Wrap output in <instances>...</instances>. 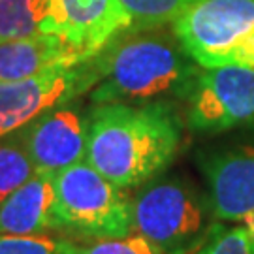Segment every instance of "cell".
I'll return each instance as SVG.
<instances>
[{
  "label": "cell",
  "mask_w": 254,
  "mask_h": 254,
  "mask_svg": "<svg viewBox=\"0 0 254 254\" xmlns=\"http://www.w3.org/2000/svg\"><path fill=\"white\" fill-rule=\"evenodd\" d=\"M89 64L94 72L89 98L94 106L187 100L201 68L168 25L125 28Z\"/></svg>",
  "instance_id": "cell-1"
},
{
  "label": "cell",
  "mask_w": 254,
  "mask_h": 254,
  "mask_svg": "<svg viewBox=\"0 0 254 254\" xmlns=\"http://www.w3.org/2000/svg\"><path fill=\"white\" fill-rule=\"evenodd\" d=\"M181 145V119L172 104H100L89 111L87 162L130 190L158 177Z\"/></svg>",
  "instance_id": "cell-2"
},
{
  "label": "cell",
  "mask_w": 254,
  "mask_h": 254,
  "mask_svg": "<svg viewBox=\"0 0 254 254\" xmlns=\"http://www.w3.org/2000/svg\"><path fill=\"white\" fill-rule=\"evenodd\" d=\"M218 224L207 194L183 177H154L132 198V232L164 254H194Z\"/></svg>",
  "instance_id": "cell-3"
},
{
  "label": "cell",
  "mask_w": 254,
  "mask_h": 254,
  "mask_svg": "<svg viewBox=\"0 0 254 254\" xmlns=\"http://www.w3.org/2000/svg\"><path fill=\"white\" fill-rule=\"evenodd\" d=\"M172 27L201 68H254V0H190Z\"/></svg>",
  "instance_id": "cell-4"
},
{
  "label": "cell",
  "mask_w": 254,
  "mask_h": 254,
  "mask_svg": "<svg viewBox=\"0 0 254 254\" xmlns=\"http://www.w3.org/2000/svg\"><path fill=\"white\" fill-rule=\"evenodd\" d=\"M59 226L83 237H125L132 232V198L89 162L53 175Z\"/></svg>",
  "instance_id": "cell-5"
},
{
  "label": "cell",
  "mask_w": 254,
  "mask_h": 254,
  "mask_svg": "<svg viewBox=\"0 0 254 254\" xmlns=\"http://www.w3.org/2000/svg\"><path fill=\"white\" fill-rule=\"evenodd\" d=\"M187 127L196 134H220L254 125V68H200L187 96Z\"/></svg>",
  "instance_id": "cell-6"
},
{
  "label": "cell",
  "mask_w": 254,
  "mask_h": 254,
  "mask_svg": "<svg viewBox=\"0 0 254 254\" xmlns=\"http://www.w3.org/2000/svg\"><path fill=\"white\" fill-rule=\"evenodd\" d=\"M94 85L89 59L61 64L23 81H0V137L28 125L57 104L75 100Z\"/></svg>",
  "instance_id": "cell-7"
},
{
  "label": "cell",
  "mask_w": 254,
  "mask_h": 254,
  "mask_svg": "<svg viewBox=\"0 0 254 254\" xmlns=\"http://www.w3.org/2000/svg\"><path fill=\"white\" fill-rule=\"evenodd\" d=\"M36 172L61 173L87 162L89 113L73 100L57 104L17 130Z\"/></svg>",
  "instance_id": "cell-8"
},
{
  "label": "cell",
  "mask_w": 254,
  "mask_h": 254,
  "mask_svg": "<svg viewBox=\"0 0 254 254\" xmlns=\"http://www.w3.org/2000/svg\"><path fill=\"white\" fill-rule=\"evenodd\" d=\"M198 162L218 222L254 215V143L201 153Z\"/></svg>",
  "instance_id": "cell-9"
},
{
  "label": "cell",
  "mask_w": 254,
  "mask_h": 254,
  "mask_svg": "<svg viewBox=\"0 0 254 254\" xmlns=\"http://www.w3.org/2000/svg\"><path fill=\"white\" fill-rule=\"evenodd\" d=\"M57 34L81 61L100 51L111 38L128 28L119 0H55Z\"/></svg>",
  "instance_id": "cell-10"
},
{
  "label": "cell",
  "mask_w": 254,
  "mask_h": 254,
  "mask_svg": "<svg viewBox=\"0 0 254 254\" xmlns=\"http://www.w3.org/2000/svg\"><path fill=\"white\" fill-rule=\"evenodd\" d=\"M59 228L51 173L36 172L0 203V234L42 236Z\"/></svg>",
  "instance_id": "cell-11"
},
{
  "label": "cell",
  "mask_w": 254,
  "mask_h": 254,
  "mask_svg": "<svg viewBox=\"0 0 254 254\" xmlns=\"http://www.w3.org/2000/svg\"><path fill=\"white\" fill-rule=\"evenodd\" d=\"M81 63L59 34H38L0 42V81H23L61 64Z\"/></svg>",
  "instance_id": "cell-12"
},
{
  "label": "cell",
  "mask_w": 254,
  "mask_h": 254,
  "mask_svg": "<svg viewBox=\"0 0 254 254\" xmlns=\"http://www.w3.org/2000/svg\"><path fill=\"white\" fill-rule=\"evenodd\" d=\"M57 34L55 0H0V42Z\"/></svg>",
  "instance_id": "cell-13"
},
{
  "label": "cell",
  "mask_w": 254,
  "mask_h": 254,
  "mask_svg": "<svg viewBox=\"0 0 254 254\" xmlns=\"http://www.w3.org/2000/svg\"><path fill=\"white\" fill-rule=\"evenodd\" d=\"M36 173L17 130L0 137V203Z\"/></svg>",
  "instance_id": "cell-14"
},
{
  "label": "cell",
  "mask_w": 254,
  "mask_h": 254,
  "mask_svg": "<svg viewBox=\"0 0 254 254\" xmlns=\"http://www.w3.org/2000/svg\"><path fill=\"white\" fill-rule=\"evenodd\" d=\"M128 19V28L172 25L190 0H119Z\"/></svg>",
  "instance_id": "cell-15"
},
{
  "label": "cell",
  "mask_w": 254,
  "mask_h": 254,
  "mask_svg": "<svg viewBox=\"0 0 254 254\" xmlns=\"http://www.w3.org/2000/svg\"><path fill=\"white\" fill-rule=\"evenodd\" d=\"M66 254H164L158 247L139 234L125 237H104L89 243L63 241Z\"/></svg>",
  "instance_id": "cell-16"
},
{
  "label": "cell",
  "mask_w": 254,
  "mask_h": 254,
  "mask_svg": "<svg viewBox=\"0 0 254 254\" xmlns=\"http://www.w3.org/2000/svg\"><path fill=\"white\" fill-rule=\"evenodd\" d=\"M194 254H254V241L249 228H226L218 224L207 243Z\"/></svg>",
  "instance_id": "cell-17"
},
{
  "label": "cell",
  "mask_w": 254,
  "mask_h": 254,
  "mask_svg": "<svg viewBox=\"0 0 254 254\" xmlns=\"http://www.w3.org/2000/svg\"><path fill=\"white\" fill-rule=\"evenodd\" d=\"M0 254H66L63 241L42 236L0 234Z\"/></svg>",
  "instance_id": "cell-18"
},
{
  "label": "cell",
  "mask_w": 254,
  "mask_h": 254,
  "mask_svg": "<svg viewBox=\"0 0 254 254\" xmlns=\"http://www.w3.org/2000/svg\"><path fill=\"white\" fill-rule=\"evenodd\" d=\"M243 224L249 228V232H251V236H253V241H254V215H251L249 218L243 220Z\"/></svg>",
  "instance_id": "cell-19"
}]
</instances>
